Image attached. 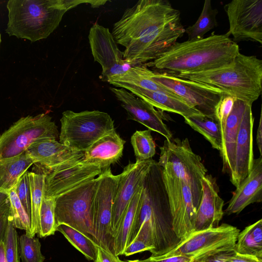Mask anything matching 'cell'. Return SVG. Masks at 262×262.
Masks as SVG:
<instances>
[{"mask_svg":"<svg viewBox=\"0 0 262 262\" xmlns=\"http://www.w3.org/2000/svg\"><path fill=\"white\" fill-rule=\"evenodd\" d=\"M185 33L181 13L166 0H140L126 9L112 34L135 65L156 59Z\"/></svg>","mask_w":262,"mask_h":262,"instance_id":"cell-1","label":"cell"},{"mask_svg":"<svg viewBox=\"0 0 262 262\" xmlns=\"http://www.w3.org/2000/svg\"><path fill=\"white\" fill-rule=\"evenodd\" d=\"M239 53L238 46L229 36L212 33L201 39L177 41L147 64L172 75L198 73L225 67Z\"/></svg>","mask_w":262,"mask_h":262,"instance_id":"cell-2","label":"cell"},{"mask_svg":"<svg viewBox=\"0 0 262 262\" xmlns=\"http://www.w3.org/2000/svg\"><path fill=\"white\" fill-rule=\"evenodd\" d=\"M142 226L147 228L152 237L154 247L152 257L165 254L181 241L173 229L162 168L154 160L142 181L140 200L130 243Z\"/></svg>","mask_w":262,"mask_h":262,"instance_id":"cell-3","label":"cell"},{"mask_svg":"<svg viewBox=\"0 0 262 262\" xmlns=\"http://www.w3.org/2000/svg\"><path fill=\"white\" fill-rule=\"evenodd\" d=\"M83 3L92 7L102 1L9 0L7 3L8 21L6 29L9 36L35 42L47 38L59 26L64 14Z\"/></svg>","mask_w":262,"mask_h":262,"instance_id":"cell-4","label":"cell"},{"mask_svg":"<svg viewBox=\"0 0 262 262\" xmlns=\"http://www.w3.org/2000/svg\"><path fill=\"white\" fill-rule=\"evenodd\" d=\"M173 75L219 88L251 105L261 93L262 60L256 56H247L240 52L225 67L205 72Z\"/></svg>","mask_w":262,"mask_h":262,"instance_id":"cell-5","label":"cell"},{"mask_svg":"<svg viewBox=\"0 0 262 262\" xmlns=\"http://www.w3.org/2000/svg\"><path fill=\"white\" fill-rule=\"evenodd\" d=\"M59 142L77 151H85L98 139L114 130V121L106 113L99 111L62 114Z\"/></svg>","mask_w":262,"mask_h":262,"instance_id":"cell-6","label":"cell"},{"mask_svg":"<svg viewBox=\"0 0 262 262\" xmlns=\"http://www.w3.org/2000/svg\"><path fill=\"white\" fill-rule=\"evenodd\" d=\"M160 148L161 153L157 162L163 171L171 178L187 182L201 201L202 180L207 170L201 157L193 151L188 139H166Z\"/></svg>","mask_w":262,"mask_h":262,"instance_id":"cell-7","label":"cell"},{"mask_svg":"<svg viewBox=\"0 0 262 262\" xmlns=\"http://www.w3.org/2000/svg\"><path fill=\"white\" fill-rule=\"evenodd\" d=\"M99 180L98 176L55 198L56 228L61 224L68 225L93 240V205Z\"/></svg>","mask_w":262,"mask_h":262,"instance_id":"cell-8","label":"cell"},{"mask_svg":"<svg viewBox=\"0 0 262 262\" xmlns=\"http://www.w3.org/2000/svg\"><path fill=\"white\" fill-rule=\"evenodd\" d=\"M239 232L236 227L227 224L193 231L170 251L155 257L181 255L198 261L215 254L234 251Z\"/></svg>","mask_w":262,"mask_h":262,"instance_id":"cell-9","label":"cell"},{"mask_svg":"<svg viewBox=\"0 0 262 262\" xmlns=\"http://www.w3.org/2000/svg\"><path fill=\"white\" fill-rule=\"evenodd\" d=\"M58 137L57 126L48 114L21 117L0 135V159L20 155L35 142Z\"/></svg>","mask_w":262,"mask_h":262,"instance_id":"cell-10","label":"cell"},{"mask_svg":"<svg viewBox=\"0 0 262 262\" xmlns=\"http://www.w3.org/2000/svg\"><path fill=\"white\" fill-rule=\"evenodd\" d=\"M151 76L154 81L177 94L203 115L216 119L215 107L222 97L227 93L219 88L165 72L152 71Z\"/></svg>","mask_w":262,"mask_h":262,"instance_id":"cell-11","label":"cell"},{"mask_svg":"<svg viewBox=\"0 0 262 262\" xmlns=\"http://www.w3.org/2000/svg\"><path fill=\"white\" fill-rule=\"evenodd\" d=\"M92 221L94 241L99 246L112 250V214L119 174L114 175L108 168L99 176Z\"/></svg>","mask_w":262,"mask_h":262,"instance_id":"cell-12","label":"cell"},{"mask_svg":"<svg viewBox=\"0 0 262 262\" xmlns=\"http://www.w3.org/2000/svg\"><path fill=\"white\" fill-rule=\"evenodd\" d=\"M162 173L168 195L173 229L181 241L194 231L196 212L201 201L187 182L168 176L163 170Z\"/></svg>","mask_w":262,"mask_h":262,"instance_id":"cell-13","label":"cell"},{"mask_svg":"<svg viewBox=\"0 0 262 262\" xmlns=\"http://www.w3.org/2000/svg\"><path fill=\"white\" fill-rule=\"evenodd\" d=\"M224 9L229 23L226 35H232L234 41L262 44V0H233Z\"/></svg>","mask_w":262,"mask_h":262,"instance_id":"cell-14","label":"cell"},{"mask_svg":"<svg viewBox=\"0 0 262 262\" xmlns=\"http://www.w3.org/2000/svg\"><path fill=\"white\" fill-rule=\"evenodd\" d=\"M94 60L102 67L101 79L107 81L111 77L124 73L135 66L123 59L110 30L98 23L91 28L88 36Z\"/></svg>","mask_w":262,"mask_h":262,"instance_id":"cell-15","label":"cell"},{"mask_svg":"<svg viewBox=\"0 0 262 262\" xmlns=\"http://www.w3.org/2000/svg\"><path fill=\"white\" fill-rule=\"evenodd\" d=\"M110 89L126 111L128 119L136 121L148 129L160 134L167 140L172 138L171 132L163 122V120H167L164 111L156 110L150 104L124 89L110 87Z\"/></svg>","mask_w":262,"mask_h":262,"instance_id":"cell-16","label":"cell"},{"mask_svg":"<svg viewBox=\"0 0 262 262\" xmlns=\"http://www.w3.org/2000/svg\"><path fill=\"white\" fill-rule=\"evenodd\" d=\"M153 160L150 159L129 163L119 174L112 208L111 225L113 237L124 212L141 185Z\"/></svg>","mask_w":262,"mask_h":262,"instance_id":"cell-17","label":"cell"},{"mask_svg":"<svg viewBox=\"0 0 262 262\" xmlns=\"http://www.w3.org/2000/svg\"><path fill=\"white\" fill-rule=\"evenodd\" d=\"M102 171L99 166L84 163L82 159L72 166L47 172L45 178L44 198H55L95 179Z\"/></svg>","mask_w":262,"mask_h":262,"instance_id":"cell-18","label":"cell"},{"mask_svg":"<svg viewBox=\"0 0 262 262\" xmlns=\"http://www.w3.org/2000/svg\"><path fill=\"white\" fill-rule=\"evenodd\" d=\"M45 173L64 168L81 161L84 152L73 150L57 140H43L32 144L25 151Z\"/></svg>","mask_w":262,"mask_h":262,"instance_id":"cell-19","label":"cell"},{"mask_svg":"<svg viewBox=\"0 0 262 262\" xmlns=\"http://www.w3.org/2000/svg\"><path fill=\"white\" fill-rule=\"evenodd\" d=\"M254 118L252 105L248 104L236 139L234 164L230 181L237 187L250 173L254 161L253 128Z\"/></svg>","mask_w":262,"mask_h":262,"instance_id":"cell-20","label":"cell"},{"mask_svg":"<svg viewBox=\"0 0 262 262\" xmlns=\"http://www.w3.org/2000/svg\"><path fill=\"white\" fill-rule=\"evenodd\" d=\"M202 195L196 210L194 231L216 227L224 215V200L219 195L216 179L206 174L202 180Z\"/></svg>","mask_w":262,"mask_h":262,"instance_id":"cell-21","label":"cell"},{"mask_svg":"<svg viewBox=\"0 0 262 262\" xmlns=\"http://www.w3.org/2000/svg\"><path fill=\"white\" fill-rule=\"evenodd\" d=\"M262 201V157L254 159L248 175L236 187L225 210L227 215L239 214L247 206Z\"/></svg>","mask_w":262,"mask_h":262,"instance_id":"cell-22","label":"cell"},{"mask_svg":"<svg viewBox=\"0 0 262 262\" xmlns=\"http://www.w3.org/2000/svg\"><path fill=\"white\" fill-rule=\"evenodd\" d=\"M125 143L114 129L84 151L82 161L98 165L103 170H105L121 157Z\"/></svg>","mask_w":262,"mask_h":262,"instance_id":"cell-23","label":"cell"},{"mask_svg":"<svg viewBox=\"0 0 262 262\" xmlns=\"http://www.w3.org/2000/svg\"><path fill=\"white\" fill-rule=\"evenodd\" d=\"M152 71L142 64L135 65L123 74L110 77L107 82L127 91L133 89H141L157 91L183 100L170 90L154 81L151 76Z\"/></svg>","mask_w":262,"mask_h":262,"instance_id":"cell-24","label":"cell"},{"mask_svg":"<svg viewBox=\"0 0 262 262\" xmlns=\"http://www.w3.org/2000/svg\"><path fill=\"white\" fill-rule=\"evenodd\" d=\"M248 104L243 101L236 99L226 122L223 136V151L221 157L223 161L222 171L228 173L229 176L234 167L236 137Z\"/></svg>","mask_w":262,"mask_h":262,"instance_id":"cell-25","label":"cell"},{"mask_svg":"<svg viewBox=\"0 0 262 262\" xmlns=\"http://www.w3.org/2000/svg\"><path fill=\"white\" fill-rule=\"evenodd\" d=\"M128 91L162 111L176 113L184 118L202 115L186 101L160 92L141 89H133Z\"/></svg>","mask_w":262,"mask_h":262,"instance_id":"cell-26","label":"cell"},{"mask_svg":"<svg viewBox=\"0 0 262 262\" xmlns=\"http://www.w3.org/2000/svg\"><path fill=\"white\" fill-rule=\"evenodd\" d=\"M142 191V183L124 212L113 235L112 252L116 255H122L130 243Z\"/></svg>","mask_w":262,"mask_h":262,"instance_id":"cell-27","label":"cell"},{"mask_svg":"<svg viewBox=\"0 0 262 262\" xmlns=\"http://www.w3.org/2000/svg\"><path fill=\"white\" fill-rule=\"evenodd\" d=\"M34 164L25 151L17 156L0 159V192L8 193L19 178Z\"/></svg>","mask_w":262,"mask_h":262,"instance_id":"cell-28","label":"cell"},{"mask_svg":"<svg viewBox=\"0 0 262 262\" xmlns=\"http://www.w3.org/2000/svg\"><path fill=\"white\" fill-rule=\"evenodd\" d=\"M38 167V166H37ZM38 172H29L28 176L31 192L30 237H35L39 231L40 211L44 197V183L46 173L38 167Z\"/></svg>","mask_w":262,"mask_h":262,"instance_id":"cell-29","label":"cell"},{"mask_svg":"<svg viewBox=\"0 0 262 262\" xmlns=\"http://www.w3.org/2000/svg\"><path fill=\"white\" fill-rule=\"evenodd\" d=\"M184 122L192 129L202 134L211 144L212 147L223 151V137L221 127L216 119L204 115L184 117Z\"/></svg>","mask_w":262,"mask_h":262,"instance_id":"cell-30","label":"cell"},{"mask_svg":"<svg viewBox=\"0 0 262 262\" xmlns=\"http://www.w3.org/2000/svg\"><path fill=\"white\" fill-rule=\"evenodd\" d=\"M68 241L89 260L94 261L96 257L98 245L91 238L78 230L65 224L56 228Z\"/></svg>","mask_w":262,"mask_h":262,"instance_id":"cell-31","label":"cell"},{"mask_svg":"<svg viewBox=\"0 0 262 262\" xmlns=\"http://www.w3.org/2000/svg\"><path fill=\"white\" fill-rule=\"evenodd\" d=\"M218 11L213 9L210 0L204 2L201 13L195 23L185 29L188 40L201 39L205 34L217 25L216 15Z\"/></svg>","mask_w":262,"mask_h":262,"instance_id":"cell-32","label":"cell"},{"mask_svg":"<svg viewBox=\"0 0 262 262\" xmlns=\"http://www.w3.org/2000/svg\"><path fill=\"white\" fill-rule=\"evenodd\" d=\"M136 161H145L152 159L156 154V144L149 129L137 130L131 137Z\"/></svg>","mask_w":262,"mask_h":262,"instance_id":"cell-33","label":"cell"},{"mask_svg":"<svg viewBox=\"0 0 262 262\" xmlns=\"http://www.w3.org/2000/svg\"><path fill=\"white\" fill-rule=\"evenodd\" d=\"M18 246L21 262H44L46 258L38 238L24 234L18 238Z\"/></svg>","mask_w":262,"mask_h":262,"instance_id":"cell-34","label":"cell"},{"mask_svg":"<svg viewBox=\"0 0 262 262\" xmlns=\"http://www.w3.org/2000/svg\"><path fill=\"white\" fill-rule=\"evenodd\" d=\"M56 231L55 219V198H43L40 211L39 237L54 235Z\"/></svg>","mask_w":262,"mask_h":262,"instance_id":"cell-35","label":"cell"},{"mask_svg":"<svg viewBox=\"0 0 262 262\" xmlns=\"http://www.w3.org/2000/svg\"><path fill=\"white\" fill-rule=\"evenodd\" d=\"M8 194L13 226L15 228L25 230L26 234L30 236L31 220L23 206L14 188L10 191Z\"/></svg>","mask_w":262,"mask_h":262,"instance_id":"cell-36","label":"cell"},{"mask_svg":"<svg viewBox=\"0 0 262 262\" xmlns=\"http://www.w3.org/2000/svg\"><path fill=\"white\" fill-rule=\"evenodd\" d=\"M234 251L262 259V246L256 242L251 233L249 226L239 232Z\"/></svg>","mask_w":262,"mask_h":262,"instance_id":"cell-37","label":"cell"},{"mask_svg":"<svg viewBox=\"0 0 262 262\" xmlns=\"http://www.w3.org/2000/svg\"><path fill=\"white\" fill-rule=\"evenodd\" d=\"M3 243L6 262H20L18 234L12 219L6 229Z\"/></svg>","mask_w":262,"mask_h":262,"instance_id":"cell-38","label":"cell"},{"mask_svg":"<svg viewBox=\"0 0 262 262\" xmlns=\"http://www.w3.org/2000/svg\"><path fill=\"white\" fill-rule=\"evenodd\" d=\"M28 172L29 171H27L19 178L14 187V189L31 220V192Z\"/></svg>","mask_w":262,"mask_h":262,"instance_id":"cell-39","label":"cell"},{"mask_svg":"<svg viewBox=\"0 0 262 262\" xmlns=\"http://www.w3.org/2000/svg\"><path fill=\"white\" fill-rule=\"evenodd\" d=\"M236 98L229 94L224 95L215 107V117L218 121L222 134L224 133L227 119L232 111Z\"/></svg>","mask_w":262,"mask_h":262,"instance_id":"cell-40","label":"cell"},{"mask_svg":"<svg viewBox=\"0 0 262 262\" xmlns=\"http://www.w3.org/2000/svg\"><path fill=\"white\" fill-rule=\"evenodd\" d=\"M154 248L151 245L147 237L142 232H139L134 239L126 247L123 255L128 256L138 253L148 251L151 253Z\"/></svg>","mask_w":262,"mask_h":262,"instance_id":"cell-41","label":"cell"},{"mask_svg":"<svg viewBox=\"0 0 262 262\" xmlns=\"http://www.w3.org/2000/svg\"><path fill=\"white\" fill-rule=\"evenodd\" d=\"M12 219L9 198L0 206V242L3 241L6 229Z\"/></svg>","mask_w":262,"mask_h":262,"instance_id":"cell-42","label":"cell"},{"mask_svg":"<svg viewBox=\"0 0 262 262\" xmlns=\"http://www.w3.org/2000/svg\"><path fill=\"white\" fill-rule=\"evenodd\" d=\"M94 262H126L121 260L108 249L98 246L97 255Z\"/></svg>","mask_w":262,"mask_h":262,"instance_id":"cell-43","label":"cell"},{"mask_svg":"<svg viewBox=\"0 0 262 262\" xmlns=\"http://www.w3.org/2000/svg\"><path fill=\"white\" fill-rule=\"evenodd\" d=\"M225 262H262V259L254 256L232 251L227 254L225 258Z\"/></svg>","mask_w":262,"mask_h":262,"instance_id":"cell-44","label":"cell"},{"mask_svg":"<svg viewBox=\"0 0 262 262\" xmlns=\"http://www.w3.org/2000/svg\"><path fill=\"white\" fill-rule=\"evenodd\" d=\"M193 260L187 257L177 255L166 258H157L150 256L148 258L141 260V262H192Z\"/></svg>","mask_w":262,"mask_h":262,"instance_id":"cell-45","label":"cell"},{"mask_svg":"<svg viewBox=\"0 0 262 262\" xmlns=\"http://www.w3.org/2000/svg\"><path fill=\"white\" fill-rule=\"evenodd\" d=\"M256 142L260 156L262 155V116L260 112L258 126L256 134Z\"/></svg>","mask_w":262,"mask_h":262,"instance_id":"cell-46","label":"cell"},{"mask_svg":"<svg viewBox=\"0 0 262 262\" xmlns=\"http://www.w3.org/2000/svg\"><path fill=\"white\" fill-rule=\"evenodd\" d=\"M228 253L225 252L215 254L196 262H225V258Z\"/></svg>","mask_w":262,"mask_h":262,"instance_id":"cell-47","label":"cell"},{"mask_svg":"<svg viewBox=\"0 0 262 262\" xmlns=\"http://www.w3.org/2000/svg\"><path fill=\"white\" fill-rule=\"evenodd\" d=\"M0 262H6L3 241L0 242Z\"/></svg>","mask_w":262,"mask_h":262,"instance_id":"cell-48","label":"cell"},{"mask_svg":"<svg viewBox=\"0 0 262 262\" xmlns=\"http://www.w3.org/2000/svg\"><path fill=\"white\" fill-rule=\"evenodd\" d=\"M9 199V194L5 192H0V206Z\"/></svg>","mask_w":262,"mask_h":262,"instance_id":"cell-49","label":"cell"},{"mask_svg":"<svg viewBox=\"0 0 262 262\" xmlns=\"http://www.w3.org/2000/svg\"><path fill=\"white\" fill-rule=\"evenodd\" d=\"M126 262H141V260L135 259V260H127Z\"/></svg>","mask_w":262,"mask_h":262,"instance_id":"cell-50","label":"cell"},{"mask_svg":"<svg viewBox=\"0 0 262 262\" xmlns=\"http://www.w3.org/2000/svg\"><path fill=\"white\" fill-rule=\"evenodd\" d=\"M1 34H0V45H1Z\"/></svg>","mask_w":262,"mask_h":262,"instance_id":"cell-51","label":"cell"},{"mask_svg":"<svg viewBox=\"0 0 262 262\" xmlns=\"http://www.w3.org/2000/svg\"><path fill=\"white\" fill-rule=\"evenodd\" d=\"M192 262H196V261H192Z\"/></svg>","mask_w":262,"mask_h":262,"instance_id":"cell-52","label":"cell"}]
</instances>
